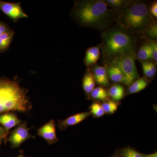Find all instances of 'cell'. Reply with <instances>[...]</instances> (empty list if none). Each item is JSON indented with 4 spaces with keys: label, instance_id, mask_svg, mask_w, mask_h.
Returning <instances> with one entry per match:
<instances>
[{
    "label": "cell",
    "instance_id": "8992f818",
    "mask_svg": "<svg viewBox=\"0 0 157 157\" xmlns=\"http://www.w3.org/2000/svg\"><path fill=\"white\" fill-rule=\"evenodd\" d=\"M35 138V136L29 133V129L28 128L26 123L23 122L11 131L7 137V141L10 143L12 148H17L26 140Z\"/></svg>",
    "mask_w": 157,
    "mask_h": 157
},
{
    "label": "cell",
    "instance_id": "277c9868",
    "mask_svg": "<svg viewBox=\"0 0 157 157\" xmlns=\"http://www.w3.org/2000/svg\"><path fill=\"white\" fill-rule=\"evenodd\" d=\"M123 9L119 15L121 28L135 33L146 30L151 23L149 11L146 4L134 2Z\"/></svg>",
    "mask_w": 157,
    "mask_h": 157
},
{
    "label": "cell",
    "instance_id": "5b68a950",
    "mask_svg": "<svg viewBox=\"0 0 157 157\" xmlns=\"http://www.w3.org/2000/svg\"><path fill=\"white\" fill-rule=\"evenodd\" d=\"M135 52L132 51L113 59L111 64L120 69L130 85L139 77L135 63Z\"/></svg>",
    "mask_w": 157,
    "mask_h": 157
},
{
    "label": "cell",
    "instance_id": "ba28073f",
    "mask_svg": "<svg viewBox=\"0 0 157 157\" xmlns=\"http://www.w3.org/2000/svg\"><path fill=\"white\" fill-rule=\"evenodd\" d=\"M37 135L42 137L48 144H52L58 141L56 132V124L51 120L40 127L37 131Z\"/></svg>",
    "mask_w": 157,
    "mask_h": 157
},
{
    "label": "cell",
    "instance_id": "9a60e30c",
    "mask_svg": "<svg viewBox=\"0 0 157 157\" xmlns=\"http://www.w3.org/2000/svg\"><path fill=\"white\" fill-rule=\"evenodd\" d=\"M148 81L145 78H137L129 86L128 94H133L139 92L146 88Z\"/></svg>",
    "mask_w": 157,
    "mask_h": 157
},
{
    "label": "cell",
    "instance_id": "4dcf8cb0",
    "mask_svg": "<svg viewBox=\"0 0 157 157\" xmlns=\"http://www.w3.org/2000/svg\"><path fill=\"white\" fill-rule=\"evenodd\" d=\"M111 157H120V156L119 155L117 151Z\"/></svg>",
    "mask_w": 157,
    "mask_h": 157
},
{
    "label": "cell",
    "instance_id": "4316f807",
    "mask_svg": "<svg viewBox=\"0 0 157 157\" xmlns=\"http://www.w3.org/2000/svg\"><path fill=\"white\" fill-rule=\"evenodd\" d=\"M9 134L6 132V130L3 127L0 126V139H3L5 142H7V137Z\"/></svg>",
    "mask_w": 157,
    "mask_h": 157
},
{
    "label": "cell",
    "instance_id": "3957f363",
    "mask_svg": "<svg viewBox=\"0 0 157 157\" xmlns=\"http://www.w3.org/2000/svg\"><path fill=\"white\" fill-rule=\"evenodd\" d=\"M103 54L104 58L113 59L134 51L135 42L133 37L125 29H111L102 33Z\"/></svg>",
    "mask_w": 157,
    "mask_h": 157
},
{
    "label": "cell",
    "instance_id": "5bb4252c",
    "mask_svg": "<svg viewBox=\"0 0 157 157\" xmlns=\"http://www.w3.org/2000/svg\"><path fill=\"white\" fill-rule=\"evenodd\" d=\"M108 93L109 97L112 98L113 101L118 102L124 98L125 94L124 88L120 84H113L109 88Z\"/></svg>",
    "mask_w": 157,
    "mask_h": 157
},
{
    "label": "cell",
    "instance_id": "7c38bea8",
    "mask_svg": "<svg viewBox=\"0 0 157 157\" xmlns=\"http://www.w3.org/2000/svg\"><path fill=\"white\" fill-rule=\"evenodd\" d=\"M93 76L95 81L101 86H107L109 85V78L106 68L96 66L93 70Z\"/></svg>",
    "mask_w": 157,
    "mask_h": 157
},
{
    "label": "cell",
    "instance_id": "d6a6232c",
    "mask_svg": "<svg viewBox=\"0 0 157 157\" xmlns=\"http://www.w3.org/2000/svg\"><path fill=\"white\" fill-rule=\"evenodd\" d=\"M3 140H3V139H0V146H1V144H2V142Z\"/></svg>",
    "mask_w": 157,
    "mask_h": 157
},
{
    "label": "cell",
    "instance_id": "e0dca14e",
    "mask_svg": "<svg viewBox=\"0 0 157 157\" xmlns=\"http://www.w3.org/2000/svg\"><path fill=\"white\" fill-rule=\"evenodd\" d=\"M90 95L93 99L104 102L108 100L109 97L108 91L102 86L94 89L90 93Z\"/></svg>",
    "mask_w": 157,
    "mask_h": 157
},
{
    "label": "cell",
    "instance_id": "d4e9b609",
    "mask_svg": "<svg viewBox=\"0 0 157 157\" xmlns=\"http://www.w3.org/2000/svg\"><path fill=\"white\" fill-rule=\"evenodd\" d=\"M147 36L152 39H155L157 37V25L156 22L150 23L146 29Z\"/></svg>",
    "mask_w": 157,
    "mask_h": 157
},
{
    "label": "cell",
    "instance_id": "7a4b0ae2",
    "mask_svg": "<svg viewBox=\"0 0 157 157\" xmlns=\"http://www.w3.org/2000/svg\"><path fill=\"white\" fill-rule=\"evenodd\" d=\"M104 1H79L76 3L74 13L82 25L94 28L106 27L110 22L111 13Z\"/></svg>",
    "mask_w": 157,
    "mask_h": 157
},
{
    "label": "cell",
    "instance_id": "44dd1931",
    "mask_svg": "<svg viewBox=\"0 0 157 157\" xmlns=\"http://www.w3.org/2000/svg\"><path fill=\"white\" fill-rule=\"evenodd\" d=\"M143 73L148 78H152L156 73V68L153 63L147 61L142 62Z\"/></svg>",
    "mask_w": 157,
    "mask_h": 157
},
{
    "label": "cell",
    "instance_id": "1f68e13d",
    "mask_svg": "<svg viewBox=\"0 0 157 157\" xmlns=\"http://www.w3.org/2000/svg\"><path fill=\"white\" fill-rule=\"evenodd\" d=\"M16 157H27L26 156H25L23 154V153H21L19 155L17 156Z\"/></svg>",
    "mask_w": 157,
    "mask_h": 157
},
{
    "label": "cell",
    "instance_id": "7402d4cb",
    "mask_svg": "<svg viewBox=\"0 0 157 157\" xmlns=\"http://www.w3.org/2000/svg\"><path fill=\"white\" fill-rule=\"evenodd\" d=\"M101 106L105 113L108 114H113L118 109V104L113 101L107 100L101 104Z\"/></svg>",
    "mask_w": 157,
    "mask_h": 157
},
{
    "label": "cell",
    "instance_id": "8fae6325",
    "mask_svg": "<svg viewBox=\"0 0 157 157\" xmlns=\"http://www.w3.org/2000/svg\"><path fill=\"white\" fill-rule=\"evenodd\" d=\"M107 73L108 78L113 82L123 83L128 86L130 85L120 69L115 65L110 64L107 69Z\"/></svg>",
    "mask_w": 157,
    "mask_h": 157
},
{
    "label": "cell",
    "instance_id": "9c48e42d",
    "mask_svg": "<svg viewBox=\"0 0 157 157\" xmlns=\"http://www.w3.org/2000/svg\"><path fill=\"white\" fill-rule=\"evenodd\" d=\"M90 115V111L76 113L63 120H58V127L59 129L61 131L66 130L68 127L76 125L80 123Z\"/></svg>",
    "mask_w": 157,
    "mask_h": 157
},
{
    "label": "cell",
    "instance_id": "6da1fadb",
    "mask_svg": "<svg viewBox=\"0 0 157 157\" xmlns=\"http://www.w3.org/2000/svg\"><path fill=\"white\" fill-rule=\"evenodd\" d=\"M27 94L17 82L0 78V114L12 111H29L33 104Z\"/></svg>",
    "mask_w": 157,
    "mask_h": 157
},
{
    "label": "cell",
    "instance_id": "30bf717a",
    "mask_svg": "<svg viewBox=\"0 0 157 157\" xmlns=\"http://www.w3.org/2000/svg\"><path fill=\"white\" fill-rule=\"evenodd\" d=\"M22 122L14 113L9 112L0 114V124L9 134L10 129L19 125Z\"/></svg>",
    "mask_w": 157,
    "mask_h": 157
},
{
    "label": "cell",
    "instance_id": "484cf974",
    "mask_svg": "<svg viewBox=\"0 0 157 157\" xmlns=\"http://www.w3.org/2000/svg\"><path fill=\"white\" fill-rule=\"evenodd\" d=\"M150 49L151 58L154 60L155 62H157V43L155 41H151L148 43Z\"/></svg>",
    "mask_w": 157,
    "mask_h": 157
},
{
    "label": "cell",
    "instance_id": "d6986e66",
    "mask_svg": "<svg viewBox=\"0 0 157 157\" xmlns=\"http://www.w3.org/2000/svg\"><path fill=\"white\" fill-rule=\"evenodd\" d=\"M120 157H147V155L137 151L131 147H124L117 151Z\"/></svg>",
    "mask_w": 157,
    "mask_h": 157
},
{
    "label": "cell",
    "instance_id": "4fadbf2b",
    "mask_svg": "<svg viewBox=\"0 0 157 157\" xmlns=\"http://www.w3.org/2000/svg\"><path fill=\"white\" fill-rule=\"evenodd\" d=\"M100 56V51L99 47H92L89 48L86 52L85 63L87 66L94 64Z\"/></svg>",
    "mask_w": 157,
    "mask_h": 157
},
{
    "label": "cell",
    "instance_id": "83f0119b",
    "mask_svg": "<svg viewBox=\"0 0 157 157\" xmlns=\"http://www.w3.org/2000/svg\"><path fill=\"white\" fill-rule=\"evenodd\" d=\"M9 31H10V30L9 29L8 26L4 22L0 21V36L4 33L9 32Z\"/></svg>",
    "mask_w": 157,
    "mask_h": 157
},
{
    "label": "cell",
    "instance_id": "f1b7e54d",
    "mask_svg": "<svg viewBox=\"0 0 157 157\" xmlns=\"http://www.w3.org/2000/svg\"><path fill=\"white\" fill-rule=\"evenodd\" d=\"M151 13L155 17H157V2H155L154 3H153L150 8Z\"/></svg>",
    "mask_w": 157,
    "mask_h": 157
},
{
    "label": "cell",
    "instance_id": "ffe728a7",
    "mask_svg": "<svg viewBox=\"0 0 157 157\" xmlns=\"http://www.w3.org/2000/svg\"><path fill=\"white\" fill-rule=\"evenodd\" d=\"M137 57L141 61H147L151 58L150 49L148 43H144L139 48L137 53Z\"/></svg>",
    "mask_w": 157,
    "mask_h": 157
},
{
    "label": "cell",
    "instance_id": "f546056e",
    "mask_svg": "<svg viewBox=\"0 0 157 157\" xmlns=\"http://www.w3.org/2000/svg\"><path fill=\"white\" fill-rule=\"evenodd\" d=\"M147 157H157V152H155V153L147 155Z\"/></svg>",
    "mask_w": 157,
    "mask_h": 157
},
{
    "label": "cell",
    "instance_id": "cb8c5ba5",
    "mask_svg": "<svg viewBox=\"0 0 157 157\" xmlns=\"http://www.w3.org/2000/svg\"><path fill=\"white\" fill-rule=\"evenodd\" d=\"M108 6L113 8H125L132 3V2L124 0H106L104 1Z\"/></svg>",
    "mask_w": 157,
    "mask_h": 157
},
{
    "label": "cell",
    "instance_id": "603a6c76",
    "mask_svg": "<svg viewBox=\"0 0 157 157\" xmlns=\"http://www.w3.org/2000/svg\"><path fill=\"white\" fill-rule=\"evenodd\" d=\"M90 114L95 117H101L105 114L101 104L98 102L93 103L90 106Z\"/></svg>",
    "mask_w": 157,
    "mask_h": 157
},
{
    "label": "cell",
    "instance_id": "ac0fdd59",
    "mask_svg": "<svg viewBox=\"0 0 157 157\" xmlns=\"http://www.w3.org/2000/svg\"><path fill=\"white\" fill-rule=\"evenodd\" d=\"M14 33L10 30L0 36V52L6 50L9 47Z\"/></svg>",
    "mask_w": 157,
    "mask_h": 157
},
{
    "label": "cell",
    "instance_id": "2e32d148",
    "mask_svg": "<svg viewBox=\"0 0 157 157\" xmlns=\"http://www.w3.org/2000/svg\"><path fill=\"white\" fill-rule=\"evenodd\" d=\"M95 82L93 73L90 71H87L85 74L82 81V88L85 93L90 94L94 89Z\"/></svg>",
    "mask_w": 157,
    "mask_h": 157
},
{
    "label": "cell",
    "instance_id": "52a82bcc",
    "mask_svg": "<svg viewBox=\"0 0 157 157\" xmlns=\"http://www.w3.org/2000/svg\"><path fill=\"white\" fill-rule=\"evenodd\" d=\"M0 9L14 21L28 17L20 3H11L0 1Z\"/></svg>",
    "mask_w": 157,
    "mask_h": 157
}]
</instances>
